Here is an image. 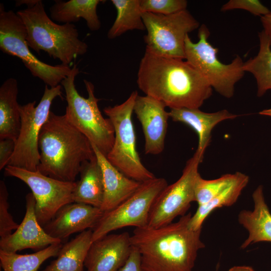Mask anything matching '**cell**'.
<instances>
[{
  "mask_svg": "<svg viewBox=\"0 0 271 271\" xmlns=\"http://www.w3.org/2000/svg\"><path fill=\"white\" fill-rule=\"evenodd\" d=\"M184 59L158 55L146 50L137 84L146 95L172 108H199L212 93L205 77Z\"/></svg>",
  "mask_w": 271,
  "mask_h": 271,
  "instance_id": "cell-1",
  "label": "cell"
},
{
  "mask_svg": "<svg viewBox=\"0 0 271 271\" xmlns=\"http://www.w3.org/2000/svg\"><path fill=\"white\" fill-rule=\"evenodd\" d=\"M191 216L189 213L157 228H135L130 240L140 253L144 271H192L198 251L205 244L201 229L189 226Z\"/></svg>",
  "mask_w": 271,
  "mask_h": 271,
  "instance_id": "cell-2",
  "label": "cell"
},
{
  "mask_svg": "<svg viewBox=\"0 0 271 271\" xmlns=\"http://www.w3.org/2000/svg\"><path fill=\"white\" fill-rule=\"evenodd\" d=\"M37 170L51 178L75 182L82 165L95 153L88 139L67 119L51 111L41 130Z\"/></svg>",
  "mask_w": 271,
  "mask_h": 271,
  "instance_id": "cell-3",
  "label": "cell"
},
{
  "mask_svg": "<svg viewBox=\"0 0 271 271\" xmlns=\"http://www.w3.org/2000/svg\"><path fill=\"white\" fill-rule=\"evenodd\" d=\"M26 5V9L16 13L25 26L27 42L30 48L41 51L68 65L78 56L84 55L88 45L79 37L73 24L59 25L49 17L41 0L17 1L16 7Z\"/></svg>",
  "mask_w": 271,
  "mask_h": 271,
  "instance_id": "cell-4",
  "label": "cell"
},
{
  "mask_svg": "<svg viewBox=\"0 0 271 271\" xmlns=\"http://www.w3.org/2000/svg\"><path fill=\"white\" fill-rule=\"evenodd\" d=\"M79 72L75 64L69 75L61 82L67 102L65 114L68 121L106 156L114 142L113 126L108 118L102 116L97 103L99 99L95 96L94 86L91 82L84 80L87 98L78 92L75 79Z\"/></svg>",
  "mask_w": 271,
  "mask_h": 271,
  "instance_id": "cell-5",
  "label": "cell"
},
{
  "mask_svg": "<svg viewBox=\"0 0 271 271\" xmlns=\"http://www.w3.org/2000/svg\"><path fill=\"white\" fill-rule=\"evenodd\" d=\"M138 94L133 91L122 103L104 108L112 124L114 142L106 156L109 162L127 177L144 182L156 177L142 164L136 148L132 114Z\"/></svg>",
  "mask_w": 271,
  "mask_h": 271,
  "instance_id": "cell-6",
  "label": "cell"
},
{
  "mask_svg": "<svg viewBox=\"0 0 271 271\" xmlns=\"http://www.w3.org/2000/svg\"><path fill=\"white\" fill-rule=\"evenodd\" d=\"M210 32L204 24L200 26L199 40L194 43L188 35L185 41V59L200 73L219 94L231 98L234 86L244 76V62L236 55L231 63L225 64L217 57L218 49L209 42Z\"/></svg>",
  "mask_w": 271,
  "mask_h": 271,
  "instance_id": "cell-7",
  "label": "cell"
},
{
  "mask_svg": "<svg viewBox=\"0 0 271 271\" xmlns=\"http://www.w3.org/2000/svg\"><path fill=\"white\" fill-rule=\"evenodd\" d=\"M25 26L12 10L5 11L0 4V49L4 53L20 59L32 75L46 85L55 87L70 73L71 68L62 64L52 66L40 60L27 44Z\"/></svg>",
  "mask_w": 271,
  "mask_h": 271,
  "instance_id": "cell-8",
  "label": "cell"
},
{
  "mask_svg": "<svg viewBox=\"0 0 271 271\" xmlns=\"http://www.w3.org/2000/svg\"><path fill=\"white\" fill-rule=\"evenodd\" d=\"M61 95L60 85L50 88L46 85L37 106H35L36 101L20 105V130L8 165L31 171H37L40 159L39 137L49 116L53 101Z\"/></svg>",
  "mask_w": 271,
  "mask_h": 271,
  "instance_id": "cell-9",
  "label": "cell"
},
{
  "mask_svg": "<svg viewBox=\"0 0 271 271\" xmlns=\"http://www.w3.org/2000/svg\"><path fill=\"white\" fill-rule=\"evenodd\" d=\"M147 33L146 50L155 54L185 59V41L188 34L199 27V22L186 9L170 15L143 13Z\"/></svg>",
  "mask_w": 271,
  "mask_h": 271,
  "instance_id": "cell-10",
  "label": "cell"
},
{
  "mask_svg": "<svg viewBox=\"0 0 271 271\" xmlns=\"http://www.w3.org/2000/svg\"><path fill=\"white\" fill-rule=\"evenodd\" d=\"M167 185V181L163 178L155 177L142 182L128 198L115 208L103 213L92 229V242L125 227L147 226L152 206Z\"/></svg>",
  "mask_w": 271,
  "mask_h": 271,
  "instance_id": "cell-11",
  "label": "cell"
},
{
  "mask_svg": "<svg viewBox=\"0 0 271 271\" xmlns=\"http://www.w3.org/2000/svg\"><path fill=\"white\" fill-rule=\"evenodd\" d=\"M204 154L196 151L188 160L180 178L158 195L152 206L147 226L159 227L173 222L177 216L185 215L191 202L195 201V183Z\"/></svg>",
  "mask_w": 271,
  "mask_h": 271,
  "instance_id": "cell-12",
  "label": "cell"
},
{
  "mask_svg": "<svg viewBox=\"0 0 271 271\" xmlns=\"http://www.w3.org/2000/svg\"><path fill=\"white\" fill-rule=\"evenodd\" d=\"M5 174L21 180L29 187L36 200V217L43 227L62 207L73 202L76 182L58 180L38 170L31 171L10 165L5 168Z\"/></svg>",
  "mask_w": 271,
  "mask_h": 271,
  "instance_id": "cell-13",
  "label": "cell"
},
{
  "mask_svg": "<svg viewBox=\"0 0 271 271\" xmlns=\"http://www.w3.org/2000/svg\"><path fill=\"white\" fill-rule=\"evenodd\" d=\"M166 107L162 102L148 95H138L136 99L133 111L142 126L146 154L158 155L164 150L170 117Z\"/></svg>",
  "mask_w": 271,
  "mask_h": 271,
  "instance_id": "cell-14",
  "label": "cell"
},
{
  "mask_svg": "<svg viewBox=\"0 0 271 271\" xmlns=\"http://www.w3.org/2000/svg\"><path fill=\"white\" fill-rule=\"evenodd\" d=\"M36 200L32 194L26 196V213L22 222L14 232L1 238L0 250L17 252L25 249L41 250L48 246L62 243L50 236L39 224L35 213Z\"/></svg>",
  "mask_w": 271,
  "mask_h": 271,
  "instance_id": "cell-15",
  "label": "cell"
},
{
  "mask_svg": "<svg viewBox=\"0 0 271 271\" xmlns=\"http://www.w3.org/2000/svg\"><path fill=\"white\" fill-rule=\"evenodd\" d=\"M132 249L127 232L107 234L92 242L84 266L87 271H118L128 258Z\"/></svg>",
  "mask_w": 271,
  "mask_h": 271,
  "instance_id": "cell-16",
  "label": "cell"
},
{
  "mask_svg": "<svg viewBox=\"0 0 271 271\" xmlns=\"http://www.w3.org/2000/svg\"><path fill=\"white\" fill-rule=\"evenodd\" d=\"M103 213L99 208L72 202L62 207L43 228L50 236L62 242L73 233L92 230Z\"/></svg>",
  "mask_w": 271,
  "mask_h": 271,
  "instance_id": "cell-17",
  "label": "cell"
},
{
  "mask_svg": "<svg viewBox=\"0 0 271 271\" xmlns=\"http://www.w3.org/2000/svg\"><path fill=\"white\" fill-rule=\"evenodd\" d=\"M91 145L102 173L104 195L100 209L104 213L115 208L128 198L142 182L124 175L109 162L95 145Z\"/></svg>",
  "mask_w": 271,
  "mask_h": 271,
  "instance_id": "cell-18",
  "label": "cell"
},
{
  "mask_svg": "<svg viewBox=\"0 0 271 271\" xmlns=\"http://www.w3.org/2000/svg\"><path fill=\"white\" fill-rule=\"evenodd\" d=\"M169 116L174 121L183 122L192 128L198 137L197 151L204 154L211 140V131L219 122L238 116L226 109L207 113L199 108H172Z\"/></svg>",
  "mask_w": 271,
  "mask_h": 271,
  "instance_id": "cell-19",
  "label": "cell"
},
{
  "mask_svg": "<svg viewBox=\"0 0 271 271\" xmlns=\"http://www.w3.org/2000/svg\"><path fill=\"white\" fill-rule=\"evenodd\" d=\"M252 198L253 210H243L238 214L239 223L248 232V237L241 246L242 249L258 242H271V213L265 202L262 186L254 190Z\"/></svg>",
  "mask_w": 271,
  "mask_h": 271,
  "instance_id": "cell-20",
  "label": "cell"
},
{
  "mask_svg": "<svg viewBox=\"0 0 271 271\" xmlns=\"http://www.w3.org/2000/svg\"><path fill=\"white\" fill-rule=\"evenodd\" d=\"M79 174L80 180L76 182L73 192V202L100 208L103 200L104 186L101 169L95 155L82 165Z\"/></svg>",
  "mask_w": 271,
  "mask_h": 271,
  "instance_id": "cell-21",
  "label": "cell"
},
{
  "mask_svg": "<svg viewBox=\"0 0 271 271\" xmlns=\"http://www.w3.org/2000/svg\"><path fill=\"white\" fill-rule=\"evenodd\" d=\"M18 83L14 78L5 80L0 87V140L16 141L21 127L20 105L17 101Z\"/></svg>",
  "mask_w": 271,
  "mask_h": 271,
  "instance_id": "cell-22",
  "label": "cell"
},
{
  "mask_svg": "<svg viewBox=\"0 0 271 271\" xmlns=\"http://www.w3.org/2000/svg\"><path fill=\"white\" fill-rule=\"evenodd\" d=\"M101 0L55 1L50 8L51 19L57 22L73 24L83 19L90 31L99 30L101 23L97 14Z\"/></svg>",
  "mask_w": 271,
  "mask_h": 271,
  "instance_id": "cell-23",
  "label": "cell"
},
{
  "mask_svg": "<svg viewBox=\"0 0 271 271\" xmlns=\"http://www.w3.org/2000/svg\"><path fill=\"white\" fill-rule=\"evenodd\" d=\"M92 236V230L88 229L62 245L56 259L43 271H83Z\"/></svg>",
  "mask_w": 271,
  "mask_h": 271,
  "instance_id": "cell-24",
  "label": "cell"
},
{
  "mask_svg": "<svg viewBox=\"0 0 271 271\" xmlns=\"http://www.w3.org/2000/svg\"><path fill=\"white\" fill-rule=\"evenodd\" d=\"M248 182V176L237 172L235 179L223 191L207 203L198 205L196 212L190 219V228L193 230L202 229L203 223L213 210L234 204Z\"/></svg>",
  "mask_w": 271,
  "mask_h": 271,
  "instance_id": "cell-25",
  "label": "cell"
},
{
  "mask_svg": "<svg viewBox=\"0 0 271 271\" xmlns=\"http://www.w3.org/2000/svg\"><path fill=\"white\" fill-rule=\"evenodd\" d=\"M257 54L244 62V72L251 73L257 84V95L261 97L271 90V45L269 37L262 30L258 34Z\"/></svg>",
  "mask_w": 271,
  "mask_h": 271,
  "instance_id": "cell-26",
  "label": "cell"
},
{
  "mask_svg": "<svg viewBox=\"0 0 271 271\" xmlns=\"http://www.w3.org/2000/svg\"><path fill=\"white\" fill-rule=\"evenodd\" d=\"M117 11L116 19L107 33L113 39L128 31L146 30L140 7V0H111Z\"/></svg>",
  "mask_w": 271,
  "mask_h": 271,
  "instance_id": "cell-27",
  "label": "cell"
},
{
  "mask_svg": "<svg viewBox=\"0 0 271 271\" xmlns=\"http://www.w3.org/2000/svg\"><path fill=\"white\" fill-rule=\"evenodd\" d=\"M62 245V243L53 244L27 254L0 250L1 266L3 271H37L45 260L57 255Z\"/></svg>",
  "mask_w": 271,
  "mask_h": 271,
  "instance_id": "cell-28",
  "label": "cell"
},
{
  "mask_svg": "<svg viewBox=\"0 0 271 271\" xmlns=\"http://www.w3.org/2000/svg\"><path fill=\"white\" fill-rule=\"evenodd\" d=\"M237 172L225 174L219 178L206 180L198 176L195 186V199L198 205L205 204L218 195L236 178Z\"/></svg>",
  "mask_w": 271,
  "mask_h": 271,
  "instance_id": "cell-29",
  "label": "cell"
},
{
  "mask_svg": "<svg viewBox=\"0 0 271 271\" xmlns=\"http://www.w3.org/2000/svg\"><path fill=\"white\" fill-rule=\"evenodd\" d=\"M185 0H140L143 13H152L164 15H172L186 10Z\"/></svg>",
  "mask_w": 271,
  "mask_h": 271,
  "instance_id": "cell-30",
  "label": "cell"
},
{
  "mask_svg": "<svg viewBox=\"0 0 271 271\" xmlns=\"http://www.w3.org/2000/svg\"><path fill=\"white\" fill-rule=\"evenodd\" d=\"M9 193L6 185L3 180L0 181V236L6 237L14 230L17 229L19 224L13 219L9 212Z\"/></svg>",
  "mask_w": 271,
  "mask_h": 271,
  "instance_id": "cell-31",
  "label": "cell"
},
{
  "mask_svg": "<svg viewBox=\"0 0 271 271\" xmlns=\"http://www.w3.org/2000/svg\"><path fill=\"white\" fill-rule=\"evenodd\" d=\"M234 9L246 10L254 16L260 17L271 12L258 0H230L222 6L221 11L225 12Z\"/></svg>",
  "mask_w": 271,
  "mask_h": 271,
  "instance_id": "cell-32",
  "label": "cell"
},
{
  "mask_svg": "<svg viewBox=\"0 0 271 271\" xmlns=\"http://www.w3.org/2000/svg\"><path fill=\"white\" fill-rule=\"evenodd\" d=\"M15 141L10 139L0 140V170L8 165L15 148Z\"/></svg>",
  "mask_w": 271,
  "mask_h": 271,
  "instance_id": "cell-33",
  "label": "cell"
},
{
  "mask_svg": "<svg viewBox=\"0 0 271 271\" xmlns=\"http://www.w3.org/2000/svg\"><path fill=\"white\" fill-rule=\"evenodd\" d=\"M118 271H144L142 266L141 254L136 248L132 246L128 258Z\"/></svg>",
  "mask_w": 271,
  "mask_h": 271,
  "instance_id": "cell-34",
  "label": "cell"
},
{
  "mask_svg": "<svg viewBox=\"0 0 271 271\" xmlns=\"http://www.w3.org/2000/svg\"><path fill=\"white\" fill-rule=\"evenodd\" d=\"M260 21L263 28V31L269 37L271 45V12L260 17Z\"/></svg>",
  "mask_w": 271,
  "mask_h": 271,
  "instance_id": "cell-35",
  "label": "cell"
},
{
  "mask_svg": "<svg viewBox=\"0 0 271 271\" xmlns=\"http://www.w3.org/2000/svg\"><path fill=\"white\" fill-rule=\"evenodd\" d=\"M228 271H254L253 268L248 266H234Z\"/></svg>",
  "mask_w": 271,
  "mask_h": 271,
  "instance_id": "cell-36",
  "label": "cell"
},
{
  "mask_svg": "<svg viewBox=\"0 0 271 271\" xmlns=\"http://www.w3.org/2000/svg\"><path fill=\"white\" fill-rule=\"evenodd\" d=\"M259 114L262 115L271 116V108L260 111Z\"/></svg>",
  "mask_w": 271,
  "mask_h": 271,
  "instance_id": "cell-37",
  "label": "cell"
}]
</instances>
